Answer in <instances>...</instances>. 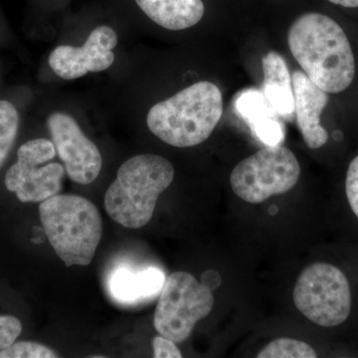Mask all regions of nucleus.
Here are the masks:
<instances>
[{"label": "nucleus", "instance_id": "obj_1", "mask_svg": "<svg viewBox=\"0 0 358 358\" xmlns=\"http://www.w3.org/2000/svg\"><path fill=\"white\" fill-rule=\"evenodd\" d=\"M288 44L305 74L327 93H341L352 85L355 60L350 40L329 16H300L289 28Z\"/></svg>", "mask_w": 358, "mask_h": 358}, {"label": "nucleus", "instance_id": "obj_2", "mask_svg": "<svg viewBox=\"0 0 358 358\" xmlns=\"http://www.w3.org/2000/svg\"><path fill=\"white\" fill-rule=\"evenodd\" d=\"M222 114L220 90L201 81L155 103L148 110L147 124L150 133L167 145L192 148L211 136Z\"/></svg>", "mask_w": 358, "mask_h": 358}, {"label": "nucleus", "instance_id": "obj_3", "mask_svg": "<svg viewBox=\"0 0 358 358\" xmlns=\"http://www.w3.org/2000/svg\"><path fill=\"white\" fill-rule=\"evenodd\" d=\"M174 167L157 155H138L124 162L105 195V208L115 222L138 229L150 222L159 195L171 185Z\"/></svg>", "mask_w": 358, "mask_h": 358}, {"label": "nucleus", "instance_id": "obj_4", "mask_svg": "<svg viewBox=\"0 0 358 358\" xmlns=\"http://www.w3.org/2000/svg\"><path fill=\"white\" fill-rule=\"evenodd\" d=\"M39 215L51 246L67 267L88 266L102 238V218L90 200L55 195L40 202Z\"/></svg>", "mask_w": 358, "mask_h": 358}, {"label": "nucleus", "instance_id": "obj_5", "mask_svg": "<svg viewBox=\"0 0 358 358\" xmlns=\"http://www.w3.org/2000/svg\"><path fill=\"white\" fill-rule=\"evenodd\" d=\"M300 176V164L291 150L268 145L237 164L231 173L230 185L238 197L258 204L293 189Z\"/></svg>", "mask_w": 358, "mask_h": 358}, {"label": "nucleus", "instance_id": "obj_6", "mask_svg": "<svg viewBox=\"0 0 358 358\" xmlns=\"http://www.w3.org/2000/svg\"><path fill=\"white\" fill-rule=\"evenodd\" d=\"M294 303L310 322L324 327L339 326L352 310L350 282L336 266L313 264L296 280Z\"/></svg>", "mask_w": 358, "mask_h": 358}, {"label": "nucleus", "instance_id": "obj_7", "mask_svg": "<svg viewBox=\"0 0 358 358\" xmlns=\"http://www.w3.org/2000/svg\"><path fill=\"white\" fill-rule=\"evenodd\" d=\"M214 307L210 289L189 273L169 275L155 308L154 324L160 336L180 343L189 338L195 324Z\"/></svg>", "mask_w": 358, "mask_h": 358}, {"label": "nucleus", "instance_id": "obj_8", "mask_svg": "<svg viewBox=\"0 0 358 358\" xmlns=\"http://www.w3.org/2000/svg\"><path fill=\"white\" fill-rule=\"evenodd\" d=\"M57 155L53 141L34 138L17 150V160L4 178L8 192L15 193L23 203H40L60 192L65 167L49 162Z\"/></svg>", "mask_w": 358, "mask_h": 358}, {"label": "nucleus", "instance_id": "obj_9", "mask_svg": "<svg viewBox=\"0 0 358 358\" xmlns=\"http://www.w3.org/2000/svg\"><path fill=\"white\" fill-rule=\"evenodd\" d=\"M47 126L71 180L82 185L95 181L102 169V155L78 122L66 113L56 112L49 115Z\"/></svg>", "mask_w": 358, "mask_h": 358}, {"label": "nucleus", "instance_id": "obj_10", "mask_svg": "<svg viewBox=\"0 0 358 358\" xmlns=\"http://www.w3.org/2000/svg\"><path fill=\"white\" fill-rule=\"evenodd\" d=\"M117 44L115 30L110 26L100 25L90 33L81 47L60 45L53 49L49 55V66L64 80L79 79L89 72H103L114 64L113 49Z\"/></svg>", "mask_w": 358, "mask_h": 358}, {"label": "nucleus", "instance_id": "obj_11", "mask_svg": "<svg viewBox=\"0 0 358 358\" xmlns=\"http://www.w3.org/2000/svg\"><path fill=\"white\" fill-rule=\"evenodd\" d=\"M292 82L294 114L303 141L312 150L324 147L329 134L320 124V115L329 103V95L301 71H294Z\"/></svg>", "mask_w": 358, "mask_h": 358}, {"label": "nucleus", "instance_id": "obj_12", "mask_svg": "<svg viewBox=\"0 0 358 358\" xmlns=\"http://www.w3.org/2000/svg\"><path fill=\"white\" fill-rule=\"evenodd\" d=\"M263 94L275 114L291 119L294 114L292 75L285 59L270 51L262 59Z\"/></svg>", "mask_w": 358, "mask_h": 358}, {"label": "nucleus", "instance_id": "obj_13", "mask_svg": "<svg viewBox=\"0 0 358 358\" xmlns=\"http://www.w3.org/2000/svg\"><path fill=\"white\" fill-rule=\"evenodd\" d=\"M136 2L155 24L173 31L196 25L205 13L202 0H136Z\"/></svg>", "mask_w": 358, "mask_h": 358}, {"label": "nucleus", "instance_id": "obj_14", "mask_svg": "<svg viewBox=\"0 0 358 358\" xmlns=\"http://www.w3.org/2000/svg\"><path fill=\"white\" fill-rule=\"evenodd\" d=\"M236 109L248 121L257 138L265 145H278L285 138L282 124L275 119L274 110L268 105L262 92L249 89L239 94Z\"/></svg>", "mask_w": 358, "mask_h": 358}, {"label": "nucleus", "instance_id": "obj_15", "mask_svg": "<svg viewBox=\"0 0 358 358\" xmlns=\"http://www.w3.org/2000/svg\"><path fill=\"white\" fill-rule=\"evenodd\" d=\"M164 282V274L155 268L138 273L120 268L113 275L110 287L115 299L124 303H133L155 296L162 291Z\"/></svg>", "mask_w": 358, "mask_h": 358}, {"label": "nucleus", "instance_id": "obj_16", "mask_svg": "<svg viewBox=\"0 0 358 358\" xmlns=\"http://www.w3.org/2000/svg\"><path fill=\"white\" fill-rule=\"evenodd\" d=\"M20 117L15 105L10 101L0 100V169L11 150H13L18 131H20Z\"/></svg>", "mask_w": 358, "mask_h": 358}, {"label": "nucleus", "instance_id": "obj_17", "mask_svg": "<svg viewBox=\"0 0 358 358\" xmlns=\"http://www.w3.org/2000/svg\"><path fill=\"white\" fill-rule=\"evenodd\" d=\"M312 346L294 338H278L266 345L257 355L258 358H315Z\"/></svg>", "mask_w": 358, "mask_h": 358}, {"label": "nucleus", "instance_id": "obj_18", "mask_svg": "<svg viewBox=\"0 0 358 358\" xmlns=\"http://www.w3.org/2000/svg\"><path fill=\"white\" fill-rule=\"evenodd\" d=\"M57 353L48 346L34 341H14L13 345L0 350V358H54Z\"/></svg>", "mask_w": 358, "mask_h": 358}, {"label": "nucleus", "instance_id": "obj_19", "mask_svg": "<svg viewBox=\"0 0 358 358\" xmlns=\"http://www.w3.org/2000/svg\"><path fill=\"white\" fill-rule=\"evenodd\" d=\"M22 331V324L13 315H0V350L13 345Z\"/></svg>", "mask_w": 358, "mask_h": 358}, {"label": "nucleus", "instance_id": "obj_20", "mask_svg": "<svg viewBox=\"0 0 358 358\" xmlns=\"http://www.w3.org/2000/svg\"><path fill=\"white\" fill-rule=\"evenodd\" d=\"M345 192L350 208L358 218V155L352 159L348 166Z\"/></svg>", "mask_w": 358, "mask_h": 358}, {"label": "nucleus", "instance_id": "obj_21", "mask_svg": "<svg viewBox=\"0 0 358 358\" xmlns=\"http://www.w3.org/2000/svg\"><path fill=\"white\" fill-rule=\"evenodd\" d=\"M152 348H154V357L155 358H181L182 353L176 343L171 339L164 336H155L152 341Z\"/></svg>", "mask_w": 358, "mask_h": 358}, {"label": "nucleus", "instance_id": "obj_22", "mask_svg": "<svg viewBox=\"0 0 358 358\" xmlns=\"http://www.w3.org/2000/svg\"><path fill=\"white\" fill-rule=\"evenodd\" d=\"M201 282L207 288L213 291L214 289L217 288L219 285H220V277H219L218 273L214 272V271H207V272L202 275Z\"/></svg>", "mask_w": 358, "mask_h": 358}, {"label": "nucleus", "instance_id": "obj_23", "mask_svg": "<svg viewBox=\"0 0 358 358\" xmlns=\"http://www.w3.org/2000/svg\"><path fill=\"white\" fill-rule=\"evenodd\" d=\"M329 1L336 6L346 7V8H357L358 7V0H329Z\"/></svg>", "mask_w": 358, "mask_h": 358}]
</instances>
